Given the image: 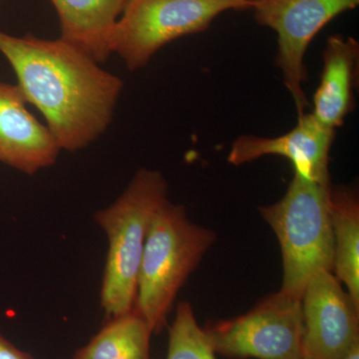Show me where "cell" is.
<instances>
[{"instance_id":"cell-1","label":"cell","mask_w":359,"mask_h":359,"mask_svg":"<svg viewBox=\"0 0 359 359\" xmlns=\"http://www.w3.org/2000/svg\"><path fill=\"white\" fill-rule=\"evenodd\" d=\"M0 52L61 151L83 150L109 128L124 83L81 49L60 37L0 32Z\"/></svg>"},{"instance_id":"cell-2","label":"cell","mask_w":359,"mask_h":359,"mask_svg":"<svg viewBox=\"0 0 359 359\" xmlns=\"http://www.w3.org/2000/svg\"><path fill=\"white\" fill-rule=\"evenodd\" d=\"M216 241L214 231L189 218L185 205L167 199L158 208L144 245L134 306L153 334L167 327L177 295Z\"/></svg>"},{"instance_id":"cell-3","label":"cell","mask_w":359,"mask_h":359,"mask_svg":"<svg viewBox=\"0 0 359 359\" xmlns=\"http://www.w3.org/2000/svg\"><path fill=\"white\" fill-rule=\"evenodd\" d=\"M168 189L160 171L141 168L121 195L94 215L108 240L100 304L109 318L134 309L149 226L158 208L168 199Z\"/></svg>"},{"instance_id":"cell-4","label":"cell","mask_w":359,"mask_h":359,"mask_svg":"<svg viewBox=\"0 0 359 359\" xmlns=\"http://www.w3.org/2000/svg\"><path fill=\"white\" fill-rule=\"evenodd\" d=\"M330 188L332 182L314 181L294 173L282 199L259 208L262 218L280 243V292L301 301L314 273H334V231L328 207Z\"/></svg>"},{"instance_id":"cell-5","label":"cell","mask_w":359,"mask_h":359,"mask_svg":"<svg viewBox=\"0 0 359 359\" xmlns=\"http://www.w3.org/2000/svg\"><path fill=\"white\" fill-rule=\"evenodd\" d=\"M252 4V0H129L113 30L111 51L134 72L167 44L204 32L224 11H245Z\"/></svg>"},{"instance_id":"cell-6","label":"cell","mask_w":359,"mask_h":359,"mask_svg":"<svg viewBox=\"0 0 359 359\" xmlns=\"http://www.w3.org/2000/svg\"><path fill=\"white\" fill-rule=\"evenodd\" d=\"M215 353L245 359H302L301 299L278 290L250 311L203 327Z\"/></svg>"},{"instance_id":"cell-7","label":"cell","mask_w":359,"mask_h":359,"mask_svg":"<svg viewBox=\"0 0 359 359\" xmlns=\"http://www.w3.org/2000/svg\"><path fill=\"white\" fill-rule=\"evenodd\" d=\"M358 4L359 0H255L252 9L257 22L278 35L276 65L299 117L309 107L304 91L308 79L304 56L309 44L330 21Z\"/></svg>"},{"instance_id":"cell-8","label":"cell","mask_w":359,"mask_h":359,"mask_svg":"<svg viewBox=\"0 0 359 359\" xmlns=\"http://www.w3.org/2000/svg\"><path fill=\"white\" fill-rule=\"evenodd\" d=\"M302 359H339L359 342V306L334 273L311 276L302 299Z\"/></svg>"},{"instance_id":"cell-9","label":"cell","mask_w":359,"mask_h":359,"mask_svg":"<svg viewBox=\"0 0 359 359\" xmlns=\"http://www.w3.org/2000/svg\"><path fill=\"white\" fill-rule=\"evenodd\" d=\"M334 138L335 129L321 123L313 113H304L294 129L275 138L238 137L231 145L228 163L241 166L264 156H280L292 162L294 173L314 181L332 182L328 164Z\"/></svg>"},{"instance_id":"cell-10","label":"cell","mask_w":359,"mask_h":359,"mask_svg":"<svg viewBox=\"0 0 359 359\" xmlns=\"http://www.w3.org/2000/svg\"><path fill=\"white\" fill-rule=\"evenodd\" d=\"M27 104L18 85L0 81V163L34 175L53 166L61 150Z\"/></svg>"},{"instance_id":"cell-11","label":"cell","mask_w":359,"mask_h":359,"mask_svg":"<svg viewBox=\"0 0 359 359\" xmlns=\"http://www.w3.org/2000/svg\"><path fill=\"white\" fill-rule=\"evenodd\" d=\"M320 83L313 95V114L332 129L344 125L354 109L359 43L353 37H328L323 53Z\"/></svg>"},{"instance_id":"cell-12","label":"cell","mask_w":359,"mask_h":359,"mask_svg":"<svg viewBox=\"0 0 359 359\" xmlns=\"http://www.w3.org/2000/svg\"><path fill=\"white\" fill-rule=\"evenodd\" d=\"M60 23V39L97 62L110 57L111 37L129 0H50Z\"/></svg>"},{"instance_id":"cell-13","label":"cell","mask_w":359,"mask_h":359,"mask_svg":"<svg viewBox=\"0 0 359 359\" xmlns=\"http://www.w3.org/2000/svg\"><path fill=\"white\" fill-rule=\"evenodd\" d=\"M334 240V273L359 306V198L351 187L330 188L328 198Z\"/></svg>"},{"instance_id":"cell-14","label":"cell","mask_w":359,"mask_h":359,"mask_svg":"<svg viewBox=\"0 0 359 359\" xmlns=\"http://www.w3.org/2000/svg\"><path fill=\"white\" fill-rule=\"evenodd\" d=\"M153 334L147 321L133 309L109 318L71 359H152L150 344Z\"/></svg>"},{"instance_id":"cell-15","label":"cell","mask_w":359,"mask_h":359,"mask_svg":"<svg viewBox=\"0 0 359 359\" xmlns=\"http://www.w3.org/2000/svg\"><path fill=\"white\" fill-rule=\"evenodd\" d=\"M166 359H217L189 302H180L177 306L169 327Z\"/></svg>"},{"instance_id":"cell-16","label":"cell","mask_w":359,"mask_h":359,"mask_svg":"<svg viewBox=\"0 0 359 359\" xmlns=\"http://www.w3.org/2000/svg\"><path fill=\"white\" fill-rule=\"evenodd\" d=\"M0 359H35L0 334Z\"/></svg>"},{"instance_id":"cell-17","label":"cell","mask_w":359,"mask_h":359,"mask_svg":"<svg viewBox=\"0 0 359 359\" xmlns=\"http://www.w3.org/2000/svg\"><path fill=\"white\" fill-rule=\"evenodd\" d=\"M339 359H359V342L354 344L351 349L346 351L344 355L340 356Z\"/></svg>"},{"instance_id":"cell-18","label":"cell","mask_w":359,"mask_h":359,"mask_svg":"<svg viewBox=\"0 0 359 359\" xmlns=\"http://www.w3.org/2000/svg\"><path fill=\"white\" fill-rule=\"evenodd\" d=\"M252 1H255V0H252Z\"/></svg>"}]
</instances>
